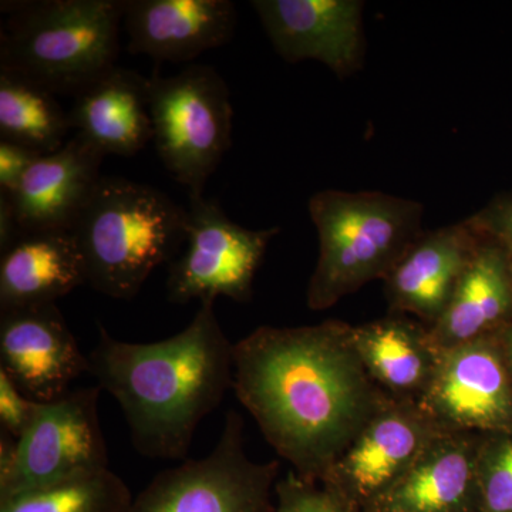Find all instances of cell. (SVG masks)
<instances>
[{"label":"cell","instance_id":"6da1fadb","mask_svg":"<svg viewBox=\"0 0 512 512\" xmlns=\"http://www.w3.org/2000/svg\"><path fill=\"white\" fill-rule=\"evenodd\" d=\"M232 390L276 453L313 483L390 399L360 362L352 325L335 319L261 326L238 340Z\"/></svg>","mask_w":512,"mask_h":512},{"label":"cell","instance_id":"7a4b0ae2","mask_svg":"<svg viewBox=\"0 0 512 512\" xmlns=\"http://www.w3.org/2000/svg\"><path fill=\"white\" fill-rule=\"evenodd\" d=\"M87 356L97 386L119 403L137 453L158 460H187L195 431L234 379V343L215 301H202L190 325L153 343L124 342L99 323Z\"/></svg>","mask_w":512,"mask_h":512},{"label":"cell","instance_id":"3957f363","mask_svg":"<svg viewBox=\"0 0 512 512\" xmlns=\"http://www.w3.org/2000/svg\"><path fill=\"white\" fill-rule=\"evenodd\" d=\"M70 234L86 285L130 301L158 266L187 241V208L163 191L120 177H101Z\"/></svg>","mask_w":512,"mask_h":512},{"label":"cell","instance_id":"277c9868","mask_svg":"<svg viewBox=\"0 0 512 512\" xmlns=\"http://www.w3.org/2000/svg\"><path fill=\"white\" fill-rule=\"evenodd\" d=\"M0 70L76 96L117 66L124 0L3 2Z\"/></svg>","mask_w":512,"mask_h":512},{"label":"cell","instance_id":"5b68a950","mask_svg":"<svg viewBox=\"0 0 512 512\" xmlns=\"http://www.w3.org/2000/svg\"><path fill=\"white\" fill-rule=\"evenodd\" d=\"M309 214L319 238L306 293L312 311L383 281L424 232L420 202L380 191H319L309 200Z\"/></svg>","mask_w":512,"mask_h":512},{"label":"cell","instance_id":"8992f818","mask_svg":"<svg viewBox=\"0 0 512 512\" xmlns=\"http://www.w3.org/2000/svg\"><path fill=\"white\" fill-rule=\"evenodd\" d=\"M153 141L158 157L190 195H204L231 147L232 109L227 83L205 64L173 76L148 77Z\"/></svg>","mask_w":512,"mask_h":512},{"label":"cell","instance_id":"52a82bcc","mask_svg":"<svg viewBox=\"0 0 512 512\" xmlns=\"http://www.w3.org/2000/svg\"><path fill=\"white\" fill-rule=\"evenodd\" d=\"M279 470L248 456L244 420L228 410L211 453L158 473L126 512H271Z\"/></svg>","mask_w":512,"mask_h":512},{"label":"cell","instance_id":"ba28073f","mask_svg":"<svg viewBox=\"0 0 512 512\" xmlns=\"http://www.w3.org/2000/svg\"><path fill=\"white\" fill-rule=\"evenodd\" d=\"M281 228L248 229L229 220L218 202L190 195L187 249L170 265L167 298L185 305L220 296L248 303L266 249Z\"/></svg>","mask_w":512,"mask_h":512},{"label":"cell","instance_id":"9c48e42d","mask_svg":"<svg viewBox=\"0 0 512 512\" xmlns=\"http://www.w3.org/2000/svg\"><path fill=\"white\" fill-rule=\"evenodd\" d=\"M101 392L100 386L79 387L53 402L37 404L12 464L0 473V501L109 468L99 416Z\"/></svg>","mask_w":512,"mask_h":512},{"label":"cell","instance_id":"30bf717a","mask_svg":"<svg viewBox=\"0 0 512 512\" xmlns=\"http://www.w3.org/2000/svg\"><path fill=\"white\" fill-rule=\"evenodd\" d=\"M444 430L417 402L389 399L319 484L363 512L419 461Z\"/></svg>","mask_w":512,"mask_h":512},{"label":"cell","instance_id":"8fae6325","mask_svg":"<svg viewBox=\"0 0 512 512\" xmlns=\"http://www.w3.org/2000/svg\"><path fill=\"white\" fill-rule=\"evenodd\" d=\"M498 333L441 350L419 402L441 430L512 434V373Z\"/></svg>","mask_w":512,"mask_h":512},{"label":"cell","instance_id":"7c38bea8","mask_svg":"<svg viewBox=\"0 0 512 512\" xmlns=\"http://www.w3.org/2000/svg\"><path fill=\"white\" fill-rule=\"evenodd\" d=\"M265 33L288 63L316 60L339 79L365 62L362 0H254Z\"/></svg>","mask_w":512,"mask_h":512},{"label":"cell","instance_id":"4fadbf2b","mask_svg":"<svg viewBox=\"0 0 512 512\" xmlns=\"http://www.w3.org/2000/svg\"><path fill=\"white\" fill-rule=\"evenodd\" d=\"M0 370L29 399L53 402L90 372L89 356L56 303L0 312Z\"/></svg>","mask_w":512,"mask_h":512},{"label":"cell","instance_id":"5bb4252c","mask_svg":"<svg viewBox=\"0 0 512 512\" xmlns=\"http://www.w3.org/2000/svg\"><path fill=\"white\" fill-rule=\"evenodd\" d=\"M481 235L471 221L424 231L383 279L392 313L431 326L446 311Z\"/></svg>","mask_w":512,"mask_h":512},{"label":"cell","instance_id":"9a60e30c","mask_svg":"<svg viewBox=\"0 0 512 512\" xmlns=\"http://www.w3.org/2000/svg\"><path fill=\"white\" fill-rule=\"evenodd\" d=\"M128 52L184 63L227 45L237 28L229 0H124Z\"/></svg>","mask_w":512,"mask_h":512},{"label":"cell","instance_id":"2e32d148","mask_svg":"<svg viewBox=\"0 0 512 512\" xmlns=\"http://www.w3.org/2000/svg\"><path fill=\"white\" fill-rule=\"evenodd\" d=\"M481 437L444 431L363 512H480L477 458Z\"/></svg>","mask_w":512,"mask_h":512},{"label":"cell","instance_id":"e0dca14e","mask_svg":"<svg viewBox=\"0 0 512 512\" xmlns=\"http://www.w3.org/2000/svg\"><path fill=\"white\" fill-rule=\"evenodd\" d=\"M104 157L80 136L40 157L8 194L22 231H70L101 180Z\"/></svg>","mask_w":512,"mask_h":512},{"label":"cell","instance_id":"ac0fdd59","mask_svg":"<svg viewBox=\"0 0 512 512\" xmlns=\"http://www.w3.org/2000/svg\"><path fill=\"white\" fill-rule=\"evenodd\" d=\"M69 119L104 156H136L153 141L148 77L114 66L74 96Z\"/></svg>","mask_w":512,"mask_h":512},{"label":"cell","instance_id":"d6986e66","mask_svg":"<svg viewBox=\"0 0 512 512\" xmlns=\"http://www.w3.org/2000/svg\"><path fill=\"white\" fill-rule=\"evenodd\" d=\"M352 340L367 375L387 397L420 402L436 375L441 353L429 326L390 313L352 326Z\"/></svg>","mask_w":512,"mask_h":512},{"label":"cell","instance_id":"ffe728a7","mask_svg":"<svg viewBox=\"0 0 512 512\" xmlns=\"http://www.w3.org/2000/svg\"><path fill=\"white\" fill-rule=\"evenodd\" d=\"M481 235V234H480ZM512 322V269L503 249L484 235L446 311L430 330L440 350L501 332Z\"/></svg>","mask_w":512,"mask_h":512},{"label":"cell","instance_id":"44dd1931","mask_svg":"<svg viewBox=\"0 0 512 512\" xmlns=\"http://www.w3.org/2000/svg\"><path fill=\"white\" fill-rule=\"evenodd\" d=\"M86 285L70 231H32L0 254V312L56 303Z\"/></svg>","mask_w":512,"mask_h":512},{"label":"cell","instance_id":"7402d4cb","mask_svg":"<svg viewBox=\"0 0 512 512\" xmlns=\"http://www.w3.org/2000/svg\"><path fill=\"white\" fill-rule=\"evenodd\" d=\"M70 126L69 111L56 94L19 74L0 70V140L55 153L64 146Z\"/></svg>","mask_w":512,"mask_h":512},{"label":"cell","instance_id":"603a6c76","mask_svg":"<svg viewBox=\"0 0 512 512\" xmlns=\"http://www.w3.org/2000/svg\"><path fill=\"white\" fill-rule=\"evenodd\" d=\"M133 498L109 467L13 495L0 512H126Z\"/></svg>","mask_w":512,"mask_h":512},{"label":"cell","instance_id":"cb8c5ba5","mask_svg":"<svg viewBox=\"0 0 512 512\" xmlns=\"http://www.w3.org/2000/svg\"><path fill=\"white\" fill-rule=\"evenodd\" d=\"M477 474L480 512H512V434L481 437Z\"/></svg>","mask_w":512,"mask_h":512},{"label":"cell","instance_id":"d4e9b609","mask_svg":"<svg viewBox=\"0 0 512 512\" xmlns=\"http://www.w3.org/2000/svg\"><path fill=\"white\" fill-rule=\"evenodd\" d=\"M271 512H355L322 484L303 480L295 471L278 480Z\"/></svg>","mask_w":512,"mask_h":512},{"label":"cell","instance_id":"484cf974","mask_svg":"<svg viewBox=\"0 0 512 512\" xmlns=\"http://www.w3.org/2000/svg\"><path fill=\"white\" fill-rule=\"evenodd\" d=\"M468 220L481 235L503 249L512 269V195L494 198Z\"/></svg>","mask_w":512,"mask_h":512},{"label":"cell","instance_id":"4316f807","mask_svg":"<svg viewBox=\"0 0 512 512\" xmlns=\"http://www.w3.org/2000/svg\"><path fill=\"white\" fill-rule=\"evenodd\" d=\"M37 402L29 399L12 379L0 370V426L2 431L19 440L23 436L33 417Z\"/></svg>","mask_w":512,"mask_h":512},{"label":"cell","instance_id":"83f0119b","mask_svg":"<svg viewBox=\"0 0 512 512\" xmlns=\"http://www.w3.org/2000/svg\"><path fill=\"white\" fill-rule=\"evenodd\" d=\"M42 156L39 151L22 144L0 140V192H15L23 177Z\"/></svg>","mask_w":512,"mask_h":512},{"label":"cell","instance_id":"f1b7e54d","mask_svg":"<svg viewBox=\"0 0 512 512\" xmlns=\"http://www.w3.org/2000/svg\"><path fill=\"white\" fill-rule=\"evenodd\" d=\"M22 232L9 195L0 192V254L9 248Z\"/></svg>","mask_w":512,"mask_h":512},{"label":"cell","instance_id":"f546056e","mask_svg":"<svg viewBox=\"0 0 512 512\" xmlns=\"http://www.w3.org/2000/svg\"><path fill=\"white\" fill-rule=\"evenodd\" d=\"M500 342L503 346V352L505 360H507L508 367H510L512 373V322L508 323L507 326L500 333Z\"/></svg>","mask_w":512,"mask_h":512}]
</instances>
